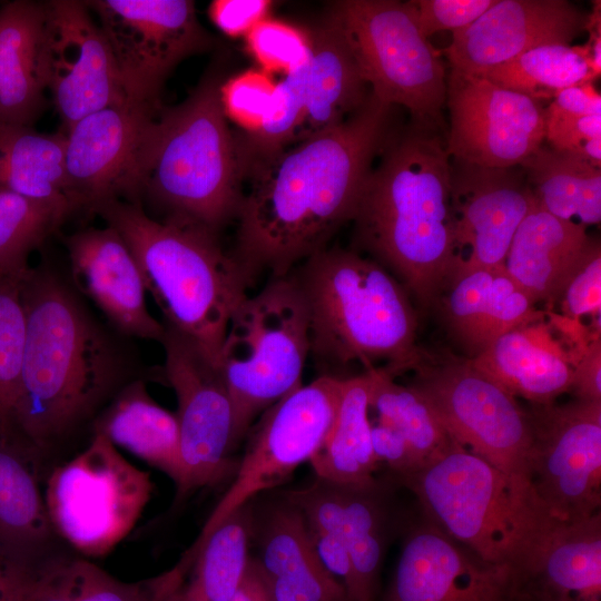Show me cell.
Here are the masks:
<instances>
[{"mask_svg": "<svg viewBox=\"0 0 601 601\" xmlns=\"http://www.w3.org/2000/svg\"><path fill=\"white\" fill-rule=\"evenodd\" d=\"M392 106L370 92L338 126L252 164L231 255L253 284L290 274L352 220L365 178L392 129Z\"/></svg>", "mask_w": 601, "mask_h": 601, "instance_id": "obj_1", "label": "cell"}, {"mask_svg": "<svg viewBox=\"0 0 601 601\" xmlns=\"http://www.w3.org/2000/svg\"><path fill=\"white\" fill-rule=\"evenodd\" d=\"M443 130L414 120L393 130L352 218L355 247L393 272L424 311L435 308L460 264Z\"/></svg>", "mask_w": 601, "mask_h": 601, "instance_id": "obj_2", "label": "cell"}, {"mask_svg": "<svg viewBox=\"0 0 601 601\" xmlns=\"http://www.w3.org/2000/svg\"><path fill=\"white\" fill-rule=\"evenodd\" d=\"M20 391L14 421L38 446L86 418L120 374L105 333L73 294L50 273L29 272Z\"/></svg>", "mask_w": 601, "mask_h": 601, "instance_id": "obj_3", "label": "cell"}, {"mask_svg": "<svg viewBox=\"0 0 601 601\" xmlns=\"http://www.w3.org/2000/svg\"><path fill=\"white\" fill-rule=\"evenodd\" d=\"M308 312L311 353L327 366L384 362L396 377L412 372L423 348L408 293L373 258L354 249L324 248L290 272Z\"/></svg>", "mask_w": 601, "mask_h": 601, "instance_id": "obj_4", "label": "cell"}, {"mask_svg": "<svg viewBox=\"0 0 601 601\" xmlns=\"http://www.w3.org/2000/svg\"><path fill=\"white\" fill-rule=\"evenodd\" d=\"M91 211L114 228L132 253L145 283L170 326L218 364L230 321L252 285L216 233L185 220H156L141 204L119 198Z\"/></svg>", "mask_w": 601, "mask_h": 601, "instance_id": "obj_5", "label": "cell"}, {"mask_svg": "<svg viewBox=\"0 0 601 601\" xmlns=\"http://www.w3.org/2000/svg\"><path fill=\"white\" fill-rule=\"evenodd\" d=\"M224 80L210 70L181 104L160 109L140 185L167 218L215 233L236 217L244 194L235 131L221 105Z\"/></svg>", "mask_w": 601, "mask_h": 601, "instance_id": "obj_6", "label": "cell"}, {"mask_svg": "<svg viewBox=\"0 0 601 601\" xmlns=\"http://www.w3.org/2000/svg\"><path fill=\"white\" fill-rule=\"evenodd\" d=\"M397 483L414 493L423 516L441 531L484 562L510 570L553 522L502 472L454 440Z\"/></svg>", "mask_w": 601, "mask_h": 601, "instance_id": "obj_7", "label": "cell"}, {"mask_svg": "<svg viewBox=\"0 0 601 601\" xmlns=\"http://www.w3.org/2000/svg\"><path fill=\"white\" fill-rule=\"evenodd\" d=\"M309 353L307 306L292 274L272 277L238 305L217 364L233 405L236 447L257 416L303 385Z\"/></svg>", "mask_w": 601, "mask_h": 601, "instance_id": "obj_8", "label": "cell"}, {"mask_svg": "<svg viewBox=\"0 0 601 601\" xmlns=\"http://www.w3.org/2000/svg\"><path fill=\"white\" fill-rule=\"evenodd\" d=\"M410 384L430 403L449 435L502 472L529 504L543 511L531 485L529 411L465 356L423 348Z\"/></svg>", "mask_w": 601, "mask_h": 601, "instance_id": "obj_9", "label": "cell"}, {"mask_svg": "<svg viewBox=\"0 0 601 601\" xmlns=\"http://www.w3.org/2000/svg\"><path fill=\"white\" fill-rule=\"evenodd\" d=\"M327 14L343 33L371 92L412 120L444 127V63L420 29L413 1L341 0Z\"/></svg>", "mask_w": 601, "mask_h": 601, "instance_id": "obj_10", "label": "cell"}, {"mask_svg": "<svg viewBox=\"0 0 601 601\" xmlns=\"http://www.w3.org/2000/svg\"><path fill=\"white\" fill-rule=\"evenodd\" d=\"M308 35L309 55L276 82L260 127L235 132L243 179L255 161L338 126L370 96L343 33L327 13Z\"/></svg>", "mask_w": 601, "mask_h": 601, "instance_id": "obj_11", "label": "cell"}, {"mask_svg": "<svg viewBox=\"0 0 601 601\" xmlns=\"http://www.w3.org/2000/svg\"><path fill=\"white\" fill-rule=\"evenodd\" d=\"M154 489L105 435L53 469L45 503L55 533L87 556L111 552L134 529Z\"/></svg>", "mask_w": 601, "mask_h": 601, "instance_id": "obj_12", "label": "cell"}, {"mask_svg": "<svg viewBox=\"0 0 601 601\" xmlns=\"http://www.w3.org/2000/svg\"><path fill=\"white\" fill-rule=\"evenodd\" d=\"M343 380L321 375L273 404L250 426L236 477L207 519L194 545L231 512L283 484L326 439L337 413Z\"/></svg>", "mask_w": 601, "mask_h": 601, "instance_id": "obj_13", "label": "cell"}, {"mask_svg": "<svg viewBox=\"0 0 601 601\" xmlns=\"http://www.w3.org/2000/svg\"><path fill=\"white\" fill-rule=\"evenodd\" d=\"M86 2L109 43L125 96L134 102L159 105L174 68L214 45L190 0Z\"/></svg>", "mask_w": 601, "mask_h": 601, "instance_id": "obj_14", "label": "cell"}, {"mask_svg": "<svg viewBox=\"0 0 601 601\" xmlns=\"http://www.w3.org/2000/svg\"><path fill=\"white\" fill-rule=\"evenodd\" d=\"M531 485L553 521L575 523L600 512L601 402L577 400L528 410Z\"/></svg>", "mask_w": 601, "mask_h": 601, "instance_id": "obj_15", "label": "cell"}, {"mask_svg": "<svg viewBox=\"0 0 601 601\" xmlns=\"http://www.w3.org/2000/svg\"><path fill=\"white\" fill-rule=\"evenodd\" d=\"M164 372L176 393L181 476L177 497L214 485L231 470L233 405L217 365L187 336L165 325Z\"/></svg>", "mask_w": 601, "mask_h": 601, "instance_id": "obj_16", "label": "cell"}, {"mask_svg": "<svg viewBox=\"0 0 601 601\" xmlns=\"http://www.w3.org/2000/svg\"><path fill=\"white\" fill-rule=\"evenodd\" d=\"M159 105L125 101L92 112L65 131L67 186L75 209L114 199L137 201Z\"/></svg>", "mask_w": 601, "mask_h": 601, "instance_id": "obj_17", "label": "cell"}, {"mask_svg": "<svg viewBox=\"0 0 601 601\" xmlns=\"http://www.w3.org/2000/svg\"><path fill=\"white\" fill-rule=\"evenodd\" d=\"M446 86L450 130L445 139L451 158L510 168L543 145L546 108L541 101L454 68Z\"/></svg>", "mask_w": 601, "mask_h": 601, "instance_id": "obj_18", "label": "cell"}, {"mask_svg": "<svg viewBox=\"0 0 601 601\" xmlns=\"http://www.w3.org/2000/svg\"><path fill=\"white\" fill-rule=\"evenodd\" d=\"M45 8L47 90L66 131L127 98L109 43L87 2L51 0Z\"/></svg>", "mask_w": 601, "mask_h": 601, "instance_id": "obj_19", "label": "cell"}, {"mask_svg": "<svg viewBox=\"0 0 601 601\" xmlns=\"http://www.w3.org/2000/svg\"><path fill=\"white\" fill-rule=\"evenodd\" d=\"M533 201L520 166L490 168L451 158V206L460 264L504 267L513 236Z\"/></svg>", "mask_w": 601, "mask_h": 601, "instance_id": "obj_20", "label": "cell"}, {"mask_svg": "<svg viewBox=\"0 0 601 601\" xmlns=\"http://www.w3.org/2000/svg\"><path fill=\"white\" fill-rule=\"evenodd\" d=\"M384 601H511L510 569L484 562L422 516L405 534Z\"/></svg>", "mask_w": 601, "mask_h": 601, "instance_id": "obj_21", "label": "cell"}, {"mask_svg": "<svg viewBox=\"0 0 601 601\" xmlns=\"http://www.w3.org/2000/svg\"><path fill=\"white\" fill-rule=\"evenodd\" d=\"M588 16L566 0H496L469 26L452 31L451 68L483 75L543 45H571Z\"/></svg>", "mask_w": 601, "mask_h": 601, "instance_id": "obj_22", "label": "cell"}, {"mask_svg": "<svg viewBox=\"0 0 601 601\" xmlns=\"http://www.w3.org/2000/svg\"><path fill=\"white\" fill-rule=\"evenodd\" d=\"M75 283L127 335L161 342L166 327L148 311L139 266L111 227L89 228L66 240Z\"/></svg>", "mask_w": 601, "mask_h": 601, "instance_id": "obj_23", "label": "cell"}, {"mask_svg": "<svg viewBox=\"0 0 601 601\" xmlns=\"http://www.w3.org/2000/svg\"><path fill=\"white\" fill-rule=\"evenodd\" d=\"M511 601H601V513L553 521L510 570Z\"/></svg>", "mask_w": 601, "mask_h": 601, "instance_id": "obj_24", "label": "cell"}, {"mask_svg": "<svg viewBox=\"0 0 601 601\" xmlns=\"http://www.w3.org/2000/svg\"><path fill=\"white\" fill-rule=\"evenodd\" d=\"M253 542L273 601H349L318 560L303 513L280 493L253 500Z\"/></svg>", "mask_w": 601, "mask_h": 601, "instance_id": "obj_25", "label": "cell"}, {"mask_svg": "<svg viewBox=\"0 0 601 601\" xmlns=\"http://www.w3.org/2000/svg\"><path fill=\"white\" fill-rule=\"evenodd\" d=\"M439 308L454 341L473 358L503 334L543 318L533 300L504 267L459 264L443 289Z\"/></svg>", "mask_w": 601, "mask_h": 601, "instance_id": "obj_26", "label": "cell"}, {"mask_svg": "<svg viewBox=\"0 0 601 601\" xmlns=\"http://www.w3.org/2000/svg\"><path fill=\"white\" fill-rule=\"evenodd\" d=\"M590 239L585 226L549 214L534 197L513 236L504 268L535 305L552 306L581 263Z\"/></svg>", "mask_w": 601, "mask_h": 601, "instance_id": "obj_27", "label": "cell"}, {"mask_svg": "<svg viewBox=\"0 0 601 601\" xmlns=\"http://www.w3.org/2000/svg\"><path fill=\"white\" fill-rule=\"evenodd\" d=\"M45 2L0 7V128L31 127L45 106Z\"/></svg>", "mask_w": 601, "mask_h": 601, "instance_id": "obj_28", "label": "cell"}, {"mask_svg": "<svg viewBox=\"0 0 601 601\" xmlns=\"http://www.w3.org/2000/svg\"><path fill=\"white\" fill-rule=\"evenodd\" d=\"M529 326L503 334L470 361L515 398L551 404L571 391L573 366L568 356L549 342L542 343Z\"/></svg>", "mask_w": 601, "mask_h": 601, "instance_id": "obj_29", "label": "cell"}, {"mask_svg": "<svg viewBox=\"0 0 601 601\" xmlns=\"http://www.w3.org/2000/svg\"><path fill=\"white\" fill-rule=\"evenodd\" d=\"M96 433L166 473L178 485L181 465L176 414L157 404L141 382L119 394L99 420Z\"/></svg>", "mask_w": 601, "mask_h": 601, "instance_id": "obj_30", "label": "cell"}, {"mask_svg": "<svg viewBox=\"0 0 601 601\" xmlns=\"http://www.w3.org/2000/svg\"><path fill=\"white\" fill-rule=\"evenodd\" d=\"M336 489L341 534L354 571L351 601H375L392 528L391 487L387 482L375 479L361 485L336 484Z\"/></svg>", "mask_w": 601, "mask_h": 601, "instance_id": "obj_31", "label": "cell"}, {"mask_svg": "<svg viewBox=\"0 0 601 601\" xmlns=\"http://www.w3.org/2000/svg\"><path fill=\"white\" fill-rule=\"evenodd\" d=\"M370 377L366 372L343 380L334 423L309 463L317 477L343 485L374 481L375 460L368 410Z\"/></svg>", "mask_w": 601, "mask_h": 601, "instance_id": "obj_32", "label": "cell"}, {"mask_svg": "<svg viewBox=\"0 0 601 601\" xmlns=\"http://www.w3.org/2000/svg\"><path fill=\"white\" fill-rule=\"evenodd\" d=\"M65 132L46 135L31 127L0 128V188L70 214L65 167Z\"/></svg>", "mask_w": 601, "mask_h": 601, "instance_id": "obj_33", "label": "cell"}, {"mask_svg": "<svg viewBox=\"0 0 601 601\" xmlns=\"http://www.w3.org/2000/svg\"><path fill=\"white\" fill-rule=\"evenodd\" d=\"M253 544V501L224 519L180 566H193L191 577L180 588L183 601H229L246 572Z\"/></svg>", "mask_w": 601, "mask_h": 601, "instance_id": "obj_34", "label": "cell"}, {"mask_svg": "<svg viewBox=\"0 0 601 601\" xmlns=\"http://www.w3.org/2000/svg\"><path fill=\"white\" fill-rule=\"evenodd\" d=\"M520 167L545 211L585 227L600 223L601 168L543 145Z\"/></svg>", "mask_w": 601, "mask_h": 601, "instance_id": "obj_35", "label": "cell"}, {"mask_svg": "<svg viewBox=\"0 0 601 601\" xmlns=\"http://www.w3.org/2000/svg\"><path fill=\"white\" fill-rule=\"evenodd\" d=\"M179 568L128 583L85 560H61L35 573L30 601H162L181 587Z\"/></svg>", "mask_w": 601, "mask_h": 601, "instance_id": "obj_36", "label": "cell"}, {"mask_svg": "<svg viewBox=\"0 0 601 601\" xmlns=\"http://www.w3.org/2000/svg\"><path fill=\"white\" fill-rule=\"evenodd\" d=\"M55 533L32 472L16 454L0 447V545L29 556Z\"/></svg>", "mask_w": 601, "mask_h": 601, "instance_id": "obj_37", "label": "cell"}, {"mask_svg": "<svg viewBox=\"0 0 601 601\" xmlns=\"http://www.w3.org/2000/svg\"><path fill=\"white\" fill-rule=\"evenodd\" d=\"M365 372L370 377L368 408L404 436L421 467L449 446L453 439L416 388L396 383L381 367Z\"/></svg>", "mask_w": 601, "mask_h": 601, "instance_id": "obj_38", "label": "cell"}, {"mask_svg": "<svg viewBox=\"0 0 601 601\" xmlns=\"http://www.w3.org/2000/svg\"><path fill=\"white\" fill-rule=\"evenodd\" d=\"M480 76L541 102L564 88L597 79L584 46L572 45L532 48Z\"/></svg>", "mask_w": 601, "mask_h": 601, "instance_id": "obj_39", "label": "cell"}, {"mask_svg": "<svg viewBox=\"0 0 601 601\" xmlns=\"http://www.w3.org/2000/svg\"><path fill=\"white\" fill-rule=\"evenodd\" d=\"M69 214L0 188V275L28 272V254L39 246Z\"/></svg>", "mask_w": 601, "mask_h": 601, "instance_id": "obj_40", "label": "cell"}, {"mask_svg": "<svg viewBox=\"0 0 601 601\" xmlns=\"http://www.w3.org/2000/svg\"><path fill=\"white\" fill-rule=\"evenodd\" d=\"M0 275V433L14 421L26 339L27 274Z\"/></svg>", "mask_w": 601, "mask_h": 601, "instance_id": "obj_41", "label": "cell"}, {"mask_svg": "<svg viewBox=\"0 0 601 601\" xmlns=\"http://www.w3.org/2000/svg\"><path fill=\"white\" fill-rule=\"evenodd\" d=\"M249 52L266 69L285 71L309 55V35L282 21L265 19L246 35Z\"/></svg>", "mask_w": 601, "mask_h": 601, "instance_id": "obj_42", "label": "cell"}, {"mask_svg": "<svg viewBox=\"0 0 601 601\" xmlns=\"http://www.w3.org/2000/svg\"><path fill=\"white\" fill-rule=\"evenodd\" d=\"M275 85L267 73L258 70L225 79L220 98L227 120L237 124L240 132L256 131L267 114Z\"/></svg>", "mask_w": 601, "mask_h": 601, "instance_id": "obj_43", "label": "cell"}, {"mask_svg": "<svg viewBox=\"0 0 601 601\" xmlns=\"http://www.w3.org/2000/svg\"><path fill=\"white\" fill-rule=\"evenodd\" d=\"M559 302L564 317L579 321L588 315L600 322L601 247L598 240L590 239L588 249Z\"/></svg>", "mask_w": 601, "mask_h": 601, "instance_id": "obj_44", "label": "cell"}, {"mask_svg": "<svg viewBox=\"0 0 601 601\" xmlns=\"http://www.w3.org/2000/svg\"><path fill=\"white\" fill-rule=\"evenodd\" d=\"M545 140L549 147L601 168V115L562 117L546 114Z\"/></svg>", "mask_w": 601, "mask_h": 601, "instance_id": "obj_45", "label": "cell"}, {"mask_svg": "<svg viewBox=\"0 0 601 601\" xmlns=\"http://www.w3.org/2000/svg\"><path fill=\"white\" fill-rule=\"evenodd\" d=\"M496 0H415L417 22L423 35L462 29L490 9Z\"/></svg>", "mask_w": 601, "mask_h": 601, "instance_id": "obj_46", "label": "cell"}, {"mask_svg": "<svg viewBox=\"0 0 601 601\" xmlns=\"http://www.w3.org/2000/svg\"><path fill=\"white\" fill-rule=\"evenodd\" d=\"M372 447L377 464H385L396 482L421 466L404 436L392 425L371 421Z\"/></svg>", "mask_w": 601, "mask_h": 601, "instance_id": "obj_47", "label": "cell"}, {"mask_svg": "<svg viewBox=\"0 0 601 601\" xmlns=\"http://www.w3.org/2000/svg\"><path fill=\"white\" fill-rule=\"evenodd\" d=\"M273 2L268 0H215L208 14L213 23L225 35H247L255 26L267 19Z\"/></svg>", "mask_w": 601, "mask_h": 601, "instance_id": "obj_48", "label": "cell"}, {"mask_svg": "<svg viewBox=\"0 0 601 601\" xmlns=\"http://www.w3.org/2000/svg\"><path fill=\"white\" fill-rule=\"evenodd\" d=\"M307 530L311 543L318 560L323 566L344 587L351 601L354 591V571L351 555L343 538L337 534L323 531L308 523Z\"/></svg>", "mask_w": 601, "mask_h": 601, "instance_id": "obj_49", "label": "cell"}, {"mask_svg": "<svg viewBox=\"0 0 601 601\" xmlns=\"http://www.w3.org/2000/svg\"><path fill=\"white\" fill-rule=\"evenodd\" d=\"M577 400L601 402V341L592 339L573 364L571 391Z\"/></svg>", "mask_w": 601, "mask_h": 601, "instance_id": "obj_50", "label": "cell"}, {"mask_svg": "<svg viewBox=\"0 0 601 601\" xmlns=\"http://www.w3.org/2000/svg\"><path fill=\"white\" fill-rule=\"evenodd\" d=\"M546 114L562 117L601 115V96L593 83L568 87L554 96Z\"/></svg>", "mask_w": 601, "mask_h": 601, "instance_id": "obj_51", "label": "cell"}, {"mask_svg": "<svg viewBox=\"0 0 601 601\" xmlns=\"http://www.w3.org/2000/svg\"><path fill=\"white\" fill-rule=\"evenodd\" d=\"M229 601H273L256 558L250 556L244 578Z\"/></svg>", "mask_w": 601, "mask_h": 601, "instance_id": "obj_52", "label": "cell"}, {"mask_svg": "<svg viewBox=\"0 0 601 601\" xmlns=\"http://www.w3.org/2000/svg\"><path fill=\"white\" fill-rule=\"evenodd\" d=\"M600 2L593 6L588 14L585 30L589 31V41L584 45L590 67L598 78L601 73V19Z\"/></svg>", "mask_w": 601, "mask_h": 601, "instance_id": "obj_53", "label": "cell"}, {"mask_svg": "<svg viewBox=\"0 0 601 601\" xmlns=\"http://www.w3.org/2000/svg\"><path fill=\"white\" fill-rule=\"evenodd\" d=\"M181 588V587H180ZM180 588L173 592L170 595H168L162 601H183L181 594H180Z\"/></svg>", "mask_w": 601, "mask_h": 601, "instance_id": "obj_54", "label": "cell"}]
</instances>
